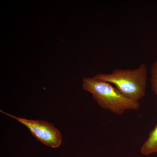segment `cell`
Returning a JSON list of instances; mask_svg holds the SVG:
<instances>
[{"label":"cell","mask_w":157,"mask_h":157,"mask_svg":"<svg viewBox=\"0 0 157 157\" xmlns=\"http://www.w3.org/2000/svg\"><path fill=\"white\" fill-rule=\"evenodd\" d=\"M147 76V67L143 63L135 69H117L94 77L113 85L125 98L139 102L146 94Z\"/></svg>","instance_id":"cell-1"},{"label":"cell","mask_w":157,"mask_h":157,"mask_svg":"<svg viewBox=\"0 0 157 157\" xmlns=\"http://www.w3.org/2000/svg\"><path fill=\"white\" fill-rule=\"evenodd\" d=\"M83 89L90 93L98 105L117 115H121L127 110L139 109V102L129 100L123 95L112 84L100 79L90 77L82 80Z\"/></svg>","instance_id":"cell-2"},{"label":"cell","mask_w":157,"mask_h":157,"mask_svg":"<svg viewBox=\"0 0 157 157\" xmlns=\"http://www.w3.org/2000/svg\"><path fill=\"white\" fill-rule=\"evenodd\" d=\"M0 111L24 125L30 130L33 136L45 145L56 148L61 144V134L52 124L45 121L32 120L17 117L3 110Z\"/></svg>","instance_id":"cell-3"},{"label":"cell","mask_w":157,"mask_h":157,"mask_svg":"<svg viewBox=\"0 0 157 157\" xmlns=\"http://www.w3.org/2000/svg\"><path fill=\"white\" fill-rule=\"evenodd\" d=\"M140 151L142 154L146 156L157 153V124L150 132L148 138L141 147Z\"/></svg>","instance_id":"cell-4"},{"label":"cell","mask_w":157,"mask_h":157,"mask_svg":"<svg viewBox=\"0 0 157 157\" xmlns=\"http://www.w3.org/2000/svg\"><path fill=\"white\" fill-rule=\"evenodd\" d=\"M150 82L152 90L157 98V61L153 64L151 67Z\"/></svg>","instance_id":"cell-5"}]
</instances>
